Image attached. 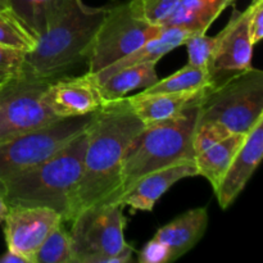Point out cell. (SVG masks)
Listing matches in <instances>:
<instances>
[{"label": "cell", "instance_id": "cell-16", "mask_svg": "<svg viewBox=\"0 0 263 263\" xmlns=\"http://www.w3.org/2000/svg\"><path fill=\"white\" fill-rule=\"evenodd\" d=\"M192 35L193 33L181 30V28L163 27L162 32L159 35H157L156 37L151 39L145 44L139 46L133 53L127 54L126 57L121 58L120 61L105 67L102 71L97 72L94 74L91 73L92 77L97 81V84H100V82L105 81L108 77L112 76L113 73H116L120 69L126 68V67H130L139 63H146V62L157 63L167 53L172 51L174 49L179 48V46L184 45L185 41Z\"/></svg>", "mask_w": 263, "mask_h": 263}, {"label": "cell", "instance_id": "cell-20", "mask_svg": "<svg viewBox=\"0 0 263 263\" xmlns=\"http://www.w3.org/2000/svg\"><path fill=\"white\" fill-rule=\"evenodd\" d=\"M153 62L134 64L120 69L105 81L98 84L103 99L105 102L125 98L130 91L136 89H146L158 81Z\"/></svg>", "mask_w": 263, "mask_h": 263}, {"label": "cell", "instance_id": "cell-8", "mask_svg": "<svg viewBox=\"0 0 263 263\" xmlns=\"http://www.w3.org/2000/svg\"><path fill=\"white\" fill-rule=\"evenodd\" d=\"M94 113L61 118L37 130L0 140V186L12 177L48 159L74 136L86 130Z\"/></svg>", "mask_w": 263, "mask_h": 263}, {"label": "cell", "instance_id": "cell-28", "mask_svg": "<svg viewBox=\"0 0 263 263\" xmlns=\"http://www.w3.org/2000/svg\"><path fill=\"white\" fill-rule=\"evenodd\" d=\"M26 51L0 45V87L23 72Z\"/></svg>", "mask_w": 263, "mask_h": 263}, {"label": "cell", "instance_id": "cell-3", "mask_svg": "<svg viewBox=\"0 0 263 263\" xmlns=\"http://www.w3.org/2000/svg\"><path fill=\"white\" fill-rule=\"evenodd\" d=\"M202 95L175 117L146 125L134 139L123 159L121 195L151 172L179 162L194 161L193 136Z\"/></svg>", "mask_w": 263, "mask_h": 263}, {"label": "cell", "instance_id": "cell-33", "mask_svg": "<svg viewBox=\"0 0 263 263\" xmlns=\"http://www.w3.org/2000/svg\"><path fill=\"white\" fill-rule=\"evenodd\" d=\"M8 208H9V205H8L7 202H5L3 193L0 192V225L4 222V218L8 213Z\"/></svg>", "mask_w": 263, "mask_h": 263}, {"label": "cell", "instance_id": "cell-13", "mask_svg": "<svg viewBox=\"0 0 263 263\" xmlns=\"http://www.w3.org/2000/svg\"><path fill=\"white\" fill-rule=\"evenodd\" d=\"M263 156V117L259 118L252 130L247 134L246 140L234 156L215 192L218 204L222 210L235 202L254 174Z\"/></svg>", "mask_w": 263, "mask_h": 263}, {"label": "cell", "instance_id": "cell-24", "mask_svg": "<svg viewBox=\"0 0 263 263\" xmlns=\"http://www.w3.org/2000/svg\"><path fill=\"white\" fill-rule=\"evenodd\" d=\"M217 41L218 35L207 36L205 33H195L190 36L184 44L187 49V64L198 68H210Z\"/></svg>", "mask_w": 263, "mask_h": 263}, {"label": "cell", "instance_id": "cell-18", "mask_svg": "<svg viewBox=\"0 0 263 263\" xmlns=\"http://www.w3.org/2000/svg\"><path fill=\"white\" fill-rule=\"evenodd\" d=\"M235 0H181L175 12L162 23L193 33H205L221 13Z\"/></svg>", "mask_w": 263, "mask_h": 263}, {"label": "cell", "instance_id": "cell-15", "mask_svg": "<svg viewBox=\"0 0 263 263\" xmlns=\"http://www.w3.org/2000/svg\"><path fill=\"white\" fill-rule=\"evenodd\" d=\"M207 226V208H193L158 229L153 238L166 244L171 251L172 261H176L203 238Z\"/></svg>", "mask_w": 263, "mask_h": 263}, {"label": "cell", "instance_id": "cell-10", "mask_svg": "<svg viewBox=\"0 0 263 263\" xmlns=\"http://www.w3.org/2000/svg\"><path fill=\"white\" fill-rule=\"evenodd\" d=\"M62 222L64 221L61 213L51 208L9 205L2 223L7 248L32 263L46 236Z\"/></svg>", "mask_w": 263, "mask_h": 263}, {"label": "cell", "instance_id": "cell-4", "mask_svg": "<svg viewBox=\"0 0 263 263\" xmlns=\"http://www.w3.org/2000/svg\"><path fill=\"white\" fill-rule=\"evenodd\" d=\"M105 13L107 8L87 7L81 3L39 36L35 48L26 53L23 71L50 80L86 58Z\"/></svg>", "mask_w": 263, "mask_h": 263}, {"label": "cell", "instance_id": "cell-29", "mask_svg": "<svg viewBox=\"0 0 263 263\" xmlns=\"http://www.w3.org/2000/svg\"><path fill=\"white\" fill-rule=\"evenodd\" d=\"M81 3V0H43V8H41L43 32L63 20Z\"/></svg>", "mask_w": 263, "mask_h": 263}, {"label": "cell", "instance_id": "cell-2", "mask_svg": "<svg viewBox=\"0 0 263 263\" xmlns=\"http://www.w3.org/2000/svg\"><path fill=\"white\" fill-rule=\"evenodd\" d=\"M89 127V126H87ZM87 127L57 153L0 186L8 205L48 207L71 221L74 192L84 170Z\"/></svg>", "mask_w": 263, "mask_h": 263}, {"label": "cell", "instance_id": "cell-14", "mask_svg": "<svg viewBox=\"0 0 263 263\" xmlns=\"http://www.w3.org/2000/svg\"><path fill=\"white\" fill-rule=\"evenodd\" d=\"M192 176H198L194 161L179 162L162 170H157L141 177L128 192L121 195L118 203L128 205L133 210L151 212L159 198L172 185Z\"/></svg>", "mask_w": 263, "mask_h": 263}, {"label": "cell", "instance_id": "cell-31", "mask_svg": "<svg viewBox=\"0 0 263 263\" xmlns=\"http://www.w3.org/2000/svg\"><path fill=\"white\" fill-rule=\"evenodd\" d=\"M249 36L256 45L263 37V0H252L249 5Z\"/></svg>", "mask_w": 263, "mask_h": 263}, {"label": "cell", "instance_id": "cell-5", "mask_svg": "<svg viewBox=\"0 0 263 263\" xmlns=\"http://www.w3.org/2000/svg\"><path fill=\"white\" fill-rule=\"evenodd\" d=\"M121 203H102L80 212L72 222L74 263H128L134 248L125 240L127 220Z\"/></svg>", "mask_w": 263, "mask_h": 263}, {"label": "cell", "instance_id": "cell-12", "mask_svg": "<svg viewBox=\"0 0 263 263\" xmlns=\"http://www.w3.org/2000/svg\"><path fill=\"white\" fill-rule=\"evenodd\" d=\"M46 104L58 118L94 113L105 103L91 73L49 84L44 94Z\"/></svg>", "mask_w": 263, "mask_h": 263}, {"label": "cell", "instance_id": "cell-11", "mask_svg": "<svg viewBox=\"0 0 263 263\" xmlns=\"http://www.w3.org/2000/svg\"><path fill=\"white\" fill-rule=\"evenodd\" d=\"M253 46L249 36V8L244 12L234 9L229 23L218 33L217 46L208 68L213 82L218 84L231 74L251 69Z\"/></svg>", "mask_w": 263, "mask_h": 263}, {"label": "cell", "instance_id": "cell-17", "mask_svg": "<svg viewBox=\"0 0 263 263\" xmlns=\"http://www.w3.org/2000/svg\"><path fill=\"white\" fill-rule=\"evenodd\" d=\"M203 90L186 92H158V94H139L127 98L135 115L144 125L168 120L181 113L189 104L202 95Z\"/></svg>", "mask_w": 263, "mask_h": 263}, {"label": "cell", "instance_id": "cell-22", "mask_svg": "<svg viewBox=\"0 0 263 263\" xmlns=\"http://www.w3.org/2000/svg\"><path fill=\"white\" fill-rule=\"evenodd\" d=\"M36 41V36L12 8L0 12V45L27 53L35 48Z\"/></svg>", "mask_w": 263, "mask_h": 263}, {"label": "cell", "instance_id": "cell-26", "mask_svg": "<svg viewBox=\"0 0 263 263\" xmlns=\"http://www.w3.org/2000/svg\"><path fill=\"white\" fill-rule=\"evenodd\" d=\"M10 8L28 26L36 39L43 33V0H10Z\"/></svg>", "mask_w": 263, "mask_h": 263}, {"label": "cell", "instance_id": "cell-27", "mask_svg": "<svg viewBox=\"0 0 263 263\" xmlns=\"http://www.w3.org/2000/svg\"><path fill=\"white\" fill-rule=\"evenodd\" d=\"M139 12L152 23L161 25L175 12L181 0H131Z\"/></svg>", "mask_w": 263, "mask_h": 263}, {"label": "cell", "instance_id": "cell-25", "mask_svg": "<svg viewBox=\"0 0 263 263\" xmlns=\"http://www.w3.org/2000/svg\"><path fill=\"white\" fill-rule=\"evenodd\" d=\"M231 135L230 131L222 125L216 122H197L194 136H193V148L194 156L204 152L210 146Z\"/></svg>", "mask_w": 263, "mask_h": 263}, {"label": "cell", "instance_id": "cell-19", "mask_svg": "<svg viewBox=\"0 0 263 263\" xmlns=\"http://www.w3.org/2000/svg\"><path fill=\"white\" fill-rule=\"evenodd\" d=\"M246 134H231L195 156L194 162L198 175L205 177L212 185L213 190L218 186L234 156L246 140Z\"/></svg>", "mask_w": 263, "mask_h": 263}, {"label": "cell", "instance_id": "cell-32", "mask_svg": "<svg viewBox=\"0 0 263 263\" xmlns=\"http://www.w3.org/2000/svg\"><path fill=\"white\" fill-rule=\"evenodd\" d=\"M0 263H30L25 257L20 256V254L14 253V252L7 249L3 256H0Z\"/></svg>", "mask_w": 263, "mask_h": 263}, {"label": "cell", "instance_id": "cell-6", "mask_svg": "<svg viewBox=\"0 0 263 263\" xmlns=\"http://www.w3.org/2000/svg\"><path fill=\"white\" fill-rule=\"evenodd\" d=\"M263 117V72L252 67L203 91L198 122H216L231 134H248Z\"/></svg>", "mask_w": 263, "mask_h": 263}, {"label": "cell", "instance_id": "cell-30", "mask_svg": "<svg viewBox=\"0 0 263 263\" xmlns=\"http://www.w3.org/2000/svg\"><path fill=\"white\" fill-rule=\"evenodd\" d=\"M140 263H167L172 262V254L168 247L157 239H152L139 253Z\"/></svg>", "mask_w": 263, "mask_h": 263}, {"label": "cell", "instance_id": "cell-34", "mask_svg": "<svg viewBox=\"0 0 263 263\" xmlns=\"http://www.w3.org/2000/svg\"><path fill=\"white\" fill-rule=\"evenodd\" d=\"M5 9H10V0H0V12Z\"/></svg>", "mask_w": 263, "mask_h": 263}, {"label": "cell", "instance_id": "cell-23", "mask_svg": "<svg viewBox=\"0 0 263 263\" xmlns=\"http://www.w3.org/2000/svg\"><path fill=\"white\" fill-rule=\"evenodd\" d=\"M32 263H74L71 238L63 222L50 231L33 256Z\"/></svg>", "mask_w": 263, "mask_h": 263}, {"label": "cell", "instance_id": "cell-7", "mask_svg": "<svg viewBox=\"0 0 263 263\" xmlns=\"http://www.w3.org/2000/svg\"><path fill=\"white\" fill-rule=\"evenodd\" d=\"M163 26L152 23L139 12L134 3L107 8L87 53L89 73H97L105 67L145 44L162 32Z\"/></svg>", "mask_w": 263, "mask_h": 263}, {"label": "cell", "instance_id": "cell-1", "mask_svg": "<svg viewBox=\"0 0 263 263\" xmlns=\"http://www.w3.org/2000/svg\"><path fill=\"white\" fill-rule=\"evenodd\" d=\"M144 127L126 97L105 102L94 113L87 127L84 170L72 199L71 221L95 204L118 203L123 159Z\"/></svg>", "mask_w": 263, "mask_h": 263}, {"label": "cell", "instance_id": "cell-21", "mask_svg": "<svg viewBox=\"0 0 263 263\" xmlns=\"http://www.w3.org/2000/svg\"><path fill=\"white\" fill-rule=\"evenodd\" d=\"M215 85L210 71L186 64L184 68L175 72L166 79H161L152 86L146 87L144 94H158V92H186L198 91Z\"/></svg>", "mask_w": 263, "mask_h": 263}, {"label": "cell", "instance_id": "cell-9", "mask_svg": "<svg viewBox=\"0 0 263 263\" xmlns=\"http://www.w3.org/2000/svg\"><path fill=\"white\" fill-rule=\"evenodd\" d=\"M50 80L23 71L0 87V140L48 126L57 117L44 99Z\"/></svg>", "mask_w": 263, "mask_h": 263}]
</instances>
